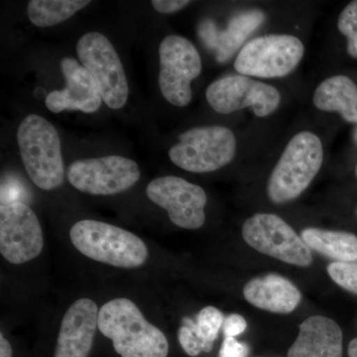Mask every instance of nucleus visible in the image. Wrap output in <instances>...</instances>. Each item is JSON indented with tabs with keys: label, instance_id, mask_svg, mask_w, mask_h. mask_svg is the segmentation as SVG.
<instances>
[{
	"label": "nucleus",
	"instance_id": "nucleus-23",
	"mask_svg": "<svg viewBox=\"0 0 357 357\" xmlns=\"http://www.w3.org/2000/svg\"><path fill=\"white\" fill-rule=\"evenodd\" d=\"M337 28L347 39V53L357 59V0L344 7L338 17Z\"/></svg>",
	"mask_w": 357,
	"mask_h": 357
},
{
	"label": "nucleus",
	"instance_id": "nucleus-1",
	"mask_svg": "<svg viewBox=\"0 0 357 357\" xmlns=\"http://www.w3.org/2000/svg\"><path fill=\"white\" fill-rule=\"evenodd\" d=\"M98 330L110 338L121 357H167L168 340L150 324L138 307L126 298L103 305L98 312Z\"/></svg>",
	"mask_w": 357,
	"mask_h": 357
},
{
	"label": "nucleus",
	"instance_id": "nucleus-13",
	"mask_svg": "<svg viewBox=\"0 0 357 357\" xmlns=\"http://www.w3.org/2000/svg\"><path fill=\"white\" fill-rule=\"evenodd\" d=\"M148 198L167 211L174 225L185 229H198L206 222V192L185 178L166 176L155 178L146 188Z\"/></svg>",
	"mask_w": 357,
	"mask_h": 357
},
{
	"label": "nucleus",
	"instance_id": "nucleus-7",
	"mask_svg": "<svg viewBox=\"0 0 357 357\" xmlns=\"http://www.w3.org/2000/svg\"><path fill=\"white\" fill-rule=\"evenodd\" d=\"M304 53V44L293 35H266L244 45L234 68L245 76L264 79L286 77L300 64Z\"/></svg>",
	"mask_w": 357,
	"mask_h": 357
},
{
	"label": "nucleus",
	"instance_id": "nucleus-16",
	"mask_svg": "<svg viewBox=\"0 0 357 357\" xmlns=\"http://www.w3.org/2000/svg\"><path fill=\"white\" fill-rule=\"evenodd\" d=\"M264 20L265 14L262 11L256 9L243 11L234 16L225 30H218L213 20H204L199 26V34L204 45L215 51L218 62L225 63Z\"/></svg>",
	"mask_w": 357,
	"mask_h": 357
},
{
	"label": "nucleus",
	"instance_id": "nucleus-19",
	"mask_svg": "<svg viewBox=\"0 0 357 357\" xmlns=\"http://www.w3.org/2000/svg\"><path fill=\"white\" fill-rule=\"evenodd\" d=\"M312 102L319 110L338 112L345 121L357 123V86L349 77L338 75L321 82Z\"/></svg>",
	"mask_w": 357,
	"mask_h": 357
},
{
	"label": "nucleus",
	"instance_id": "nucleus-17",
	"mask_svg": "<svg viewBox=\"0 0 357 357\" xmlns=\"http://www.w3.org/2000/svg\"><path fill=\"white\" fill-rule=\"evenodd\" d=\"M288 357H342V331L333 319L312 316L300 326Z\"/></svg>",
	"mask_w": 357,
	"mask_h": 357
},
{
	"label": "nucleus",
	"instance_id": "nucleus-11",
	"mask_svg": "<svg viewBox=\"0 0 357 357\" xmlns=\"http://www.w3.org/2000/svg\"><path fill=\"white\" fill-rule=\"evenodd\" d=\"M206 98L218 114H229L251 107L258 117L273 114L281 102L278 89L245 76L222 77L208 86Z\"/></svg>",
	"mask_w": 357,
	"mask_h": 357
},
{
	"label": "nucleus",
	"instance_id": "nucleus-20",
	"mask_svg": "<svg viewBox=\"0 0 357 357\" xmlns=\"http://www.w3.org/2000/svg\"><path fill=\"white\" fill-rule=\"evenodd\" d=\"M301 237L311 250L335 262H357L356 234L309 227L302 230Z\"/></svg>",
	"mask_w": 357,
	"mask_h": 357
},
{
	"label": "nucleus",
	"instance_id": "nucleus-6",
	"mask_svg": "<svg viewBox=\"0 0 357 357\" xmlns=\"http://www.w3.org/2000/svg\"><path fill=\"white\" fill-rule=\"evenodd\" d=\"M77 54L98 84L105 105L112 109L123 107L128 100V82L121 58L107 37L86 33L77 41Z\"/></svg>",
	"mask_w": 357,
	"mask_h": 357
},
{
	"label": "nucleus",
	"instance_id": "nucleus-32",
	"mask_svg": "<svg viewBox=\"0 0 357 357\" xmlns=\"http://www.w3.org/2000/svg\"><path fill=\"white\" fill-rule=\"evenodd\" d=\"M356 176H357V166H356Z\"/></svg>",
	"mask_w": 357,
	"mask_h": 357
},
{
	"label": "nucleus",
	"instance_id": "nucleus-29",
	"mask_svg": "<svg viewBox=\"0 0 357 357\" xmlns=\"http://www.w3.org/2000/svg\"><path fill=\"white\" fill-rule=\"evenodd\" d=\"M0 357H13V347L2 333L0 335Z\"/></svg>",
	"mask_w": 357,
	"mask_h": 357
},
{
	"label": "nucleus",
	"instance_id": "nucleus-14",
	"mask_svg": "<svg viewBox=\"0 0 357 357\" xmlns=\"http://www.w3.org/2000/svg\"><path fill=\"white\" fill-rule=\"evenodd\" d=\"M66 79V89L53 91L46 96L45 105L54 114L63 110H81L93 114L102 103L100 88L84 66L73 58H64L61 62Z\"/></svg>",
	"mask_w": 357,
	"mask_h": 357
},
{
	"label": "nucleus",
	"instance_id": "nucleus-5",
	"mask_svg": "<svg viewBox=\"0 0 357 357\" xmlns=\"http://www.w3.org/2000/svg\"><path fill=\"white\" fill-rule=\"evenodd\" d=\"M236 153V136L229 128L220 126L189 129L169 150L171 161L192 173L217 171L229 164Z\"/></svg>",
	"mask_w": 357,
	"mask_h": 357
},
{
	"label": "nucleus",
	"instance_id": "nucleus-33",
	"mask_svg": "<svg viewBox=\"0 0 357 357\" xmlns=\"http://www.w3.org/2000/svg\"><path fill=\"white\" fill-rule=\"evenodd\" d=\"M356 215H357V208H356Z\"/></svg>",
	"mask_w": 357,
	"mask_h": 357
},
{
	"label": "nucleus",
	"instance_id": "nucleus-12",
	"mask_svg": "<svg viewBox=\"0 0 357 357\" xmlns=\"http://www.w3.org/2000/svg\"><path fill=\"white\" fill-rule=\"evenodd\" d=\"M43 231L38 218L27 204H0V253L20 265L31 261L43 250Z\"/></svg>",
	"mask_w": 357,
	"mask_h": 357
},
{
	"label": "nucleus",
	"instance_id": "nucleus-18",
	"mask_svg": "<svg viewBox=\"0 0 357 357\" xmlns=\"http://www.w3.org/2000/svg\"><path fill=\"white\" fill-rule=\"evenodd\" d=\"M243 295L253 306L276 314L292 312L302 299L299 289L278 274L252 279L244 287Z\"/></svg>",
	"mask_w": 357,
	"mask_h": 357
},
{
	"label": "nucleus",
	"instance_id": "nucleus-28",
	"mask_svg": "<svg viewBox=\"0 0 357 357\" xmlns=\"http://www.w3.org/2000/svg\"><path fill=\"white\" fill-rule=\"evenodd\" d=\"M151 3L157 13L170 14L181 10L188 4L191 3V1H188V0H153Z\"/></svg>",
	"mask_w": 357,
	"mask_h": 357
},
{
	"label": "nucleus",
	"instance_id": "nucleus-10",
	"mask_svg": "<svg viewBox=\"0 0 357 357\" xmlns=\"http://www.w3.org/2000/svg\"><path fill=\"white\" fill-rule=\"evenodd\" d=\"M68 180L75 189L109 196L126 191L137 183L140 170L133 160L109 155L100 158L77 160L68 168Z\"/></svg>",
	"mask_w": 357,
	"mask_h": 357
},
{
	"label": "nucleus",
	"instance_id": "nucleus-2",
	"mask_svg": "<svg viewBox=\"0 0 357 357\" xmlns=\"http://www.w3.org/2000/svg\"><path fill=\"white\" fill-rule=\"evenodd\" d=\"M17 143L26 172L37 187L52 191L63 184L61 139L51 122L40 115H28L18 128Z\"/></svg>",
	"mask_w": 357,
	"mask_h": 357
},
{
	"label": "nucleus",
	"instance_id": "nucleus-22",
	"mask_svg": "<svg viewBox=\"0 0 357 357\" xmlns=\"http://www.w3.org/2000/svg\"><path fill=\"white\" fill-rule=\"evenodd\" d=\"M183 326L191 330L204 352L213 351V344L217 340L218 332L225 323V316L215 307H206L197 314L196 319L185 317Z\"/></svg>",
	"mask_w": 357,
	"mask_h": 357
},
{
	"label": "nucleus",
	"instance_id": "nucleus-9",
	"mask_svg": "<svg viewBox=\"0 0 357 357\" xmlns=\"http://www.w3.org/2000/svg\"><path fill=\"white\" fill-rule=\"evenodd\" d=\"M245 243L258 252L289 264L307 267L312 263L311 249L285 220L272 213H255L243 227Z\"/></svg>",
	"mask_w": 357,
	"mask_h": 357
},
{
	"label": "nucleus",
	"instance_id": "nucleus-3",
	"mask_svg": "<svg viewBox=\"0 0 357 357\" xmlns=\"http://www.w3.org/2000/svg\"><path fill=\"white\" fill-rule=\"evenodd\" d=\"M70 239L82 255L112 266L137 268L148 258L147 246L139 237L98 220H83L75 223L70 230Z\"/></svg>",
	"mask_w": 357,
	"mask_h": 357
},
{
	"label": "nucleus",
	"instance_id": "nucleus-21",
	"mask_svg": "<svg viewBox=\"0 0 357 357\" xmlns=\"http://www.w3.org/2000/svg\"><path fill=\"white\" fill-rule=\"evenodd\" d=\"M89 3V0H31L28 17L37 27H50L69 20Z\"/></svg>",
	"mask_w": 357,
	"mask_h": 357
},
{
	"label": "nucleus",
	"instance_id": "nucleus-27",
	"mask_svg": "<svg viewBox=\"0 0 357 357\" xmlns=\"http://www.w3.org/2000/svg\"><path fill=\"white\" fill-rule=\"evenodd\" d=\"M222 326L225 337H236L244 333L248 328V323L241 314H231L225 319Z\"/></svg>",
	"mask_w": 357,
	"mask_h": 357
},
{
	"label": "nucleus",
	"instance_id": "nucleus-15",
	"mask_svg": "<svg viewBox=\"0 0 357 357\" xmlns=\"http://www.w3.org/2000/svg\"><path fill=\"white\" fill-rule=\"evenodd\" d=\"M98 312L93 300H77L63 318L54 357H88L98 328Z\"/></svg>",
	"mask_w": 357,
	"mask_h": 357
},
{
	"label": "nucleus",
	"instance_id": "nucleus-30",
	"mask_svg": "<svg viewBox=\"0 0 357 357\" xmlns=\"http://www.w3.org/2000/svg\"><path fill=\"white\" fill-rule=\"evenodd\" d=\"M347 351H349V357H357V338H354L349 342Z\"/></svg>",
	"mask_w": 357,
	"mask_h": 357
},
{
	"label": "nucleus",
	"instance_id": "nucleus-31",
	"mask_svg": "<svg viewBox=\"0 0 357 357\" xmlns=\"http://www.w3.org/2000/svg\"><path fill=\"white\" fill-rule=\"evenodd\" d=\"M354 140H356V142L357 143V128L356 129V131H354Z\"/></svg>",
	"mask_w": 357,
	"mask_h": 357
},
{
	"label": "nucleus",
	"instance_id": "nucleus-26",
	"mask_svg": "<svg viewBox=\"0 0 357 357\" xmlns=\"http://www.w3.org/2000/svg\"><path fill=\"white\" fill-rule=\"evenodd\" d=\"M248 345L239 342L236 337H225L223 340L220 357H248Z\"/></svg>",
	"mask_w": 357,
	"mask_h": 357
},
{
	"label": "nucleus",
	"instance_id": "nucleus-4",
	"mask_svg": "<svg viewBox=\"0 0 357 357\" xmlns=\"http://www.w3.org/2000/svg\"><path fill=\"white\" fill-rule=\"evenodd\" d=\"M324 161V148L316 134L302 131L289 141L267 185L275 204L293 201L309 187Z\"/></svg>",
	"mask_w": 357,
	"mask_h": 357
},
{
	"label": "nucleus",
	"instance_id": "nucleus-8",
	"mask_svg": "<svg viewBox=\"0 0 357 357\" xmlns=\"http://www.w3.org/2000/svg\"><path fill=\"white\" fill-rule=\"evenodd\" d=\"M159 86L167 102L187 107L192 98L191 84L202 72V59L191 41L170 35L159 47Z\"/></svg>",
	"mask_w": 357,
	"mask_h": 357
},
{
	"label": "nucleus",
	"instance_id": "nucleus-25",
	"mask_svg": "<svg viewBox=\"0 0 357 357\" xmlns=\"http://www.w3.org/2000/svg\"><path fill=\"white\" fill-rule=\"evenodd\" d=\"M178 338L181 347H183L188 356L196 357L203 351L198 340L187 326H182L178 328Z\"/></svg>",
	"mask_w": 357,
	"mask_h": 357
},
{
	"label": "nucleus",
	"instance_id": "nucleus-24",
	"mask_svg": "<svg viewBox=\"0 0 357 357\" xmlns=\"http://www.w3.org/2000/svg\"><path fill=\"white\" fill-rule=\"evenodd\" d=\"M328 273L338 286L357 295V262H333Z\"/></svg>",
	"mask_w": 357,
	"mask_h": 357
}]
</instances>
